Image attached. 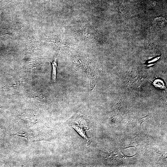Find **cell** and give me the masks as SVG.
Segmentation results:
<instances>
[{"label":"cell","mask_w":167,"mask_h":167,"mask_svg":"<svg viewBox=\"0 0 167 167\" xmlns=\"http://www.w3.org/2000/svg\"><path fill=\"white\" fill-rule=\"evenodd\" d=\"M122 152V154H123V156L124 157V158H125V157H126V158L131 157H133L134 156H135L136 154V153H135V155H133V156H128L126 155L122 152Z\"/></svg>","instance_id":"cell-6"},{"label":"cell","mask_w":167,"mask_h":167,"mask_svg":"<svg viewBox=\"0 0 167 167\" xmlns=\"http://www.w3.org/2000/svg\"><path fill=\"white\" fill-rule=\"evenodd\" d=\"M68 124L69 125L74 128L86 141V143H89V140L85 132L89 129L88 127L86 122L83 116L77 115L75 116L73 119H71L68 121Z\"/></svg>","instance_id":"cell-1"},{"label":"cell","mask_w":167,"mask_h":167,"mask_svg":"<svg viewBox=\"0 0 167 167\" xmlns=\"http://www.w3.org/2000/svg\"><path fill=\"white\" fill-rule=\"evenodd\" d=\"M117 8L118 13L122 17L126 19H128L131 17V15L126 7L125 1L123 0H117Z\"/></svg>","instance_id":"cell-3"},{"label":"cell","mask_w":167,"mask_h":167,"mask_svg":"<svg viewBox=\"0 0 167 167\" xmlns=\"http://www.w3.org/2000/svg\"><path fill=\"white\" fill-rule=\"evenodd\" d=\"M22 27L21 25L19 24H13L9 25L5 28L3 30L0 32L1 36L5 34H8L11 36L13 38L17 36L19 31Z\"/></svg>","instance_id":"cell-2"},{"label":"cell","mask_w":167,"mask_h":167,"mask_svg":"<svg viewBox=\"0 0 167 167\" xmlns=\"http://www.w3.org/2000/svg\"><path fill=\"white\" fill-rule=\"evenodd\" d=\"M52 79L53 81H56V69L57 67V59L55 58L52 62Z\"/></svg>","instance_id":"cell-4"},{"label":"cell","mask_w":167,"mask_h":167,"mask_svg":"<svg viewBox=\"0 0 167 167\" xmlns=\"http://www.w3.org/2000/svg\"><path fill=\"white\" fill-rule=\"evenodd\" d=\"M153 84L157 88L161 89H164L165 88V84L163 81L160 79L155 80Z\"/></svg>","instance_id":"cell-5"},{"label":"cell","mask_w":167,"mask_h":167,"mask_svg":"<svg viewBox=\"0 0 167 167\" xmlns=\"http://www.w3.org/2000/svg\"><path fill=\"white\" fill-rule=\"evenodd\" d=\"M130 147H134V148H136V147H134V146H129V147H126V148H123V149H126V148H130Z\"/></svg>","instance_id":"cell-7"}]
</instances>
